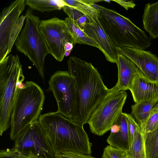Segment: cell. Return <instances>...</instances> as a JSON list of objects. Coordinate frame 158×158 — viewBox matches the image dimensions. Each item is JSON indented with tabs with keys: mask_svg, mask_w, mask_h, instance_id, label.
Listing matches in <instances>:
<instances>
[{
	"mask_svg": "<svg viewBox=\"0 0 158 158\" xmlns=\"http://www.w3.org/2000/svg\"><path fill=\"white\" fill-rule=\"evenodd\" d=\"M120 53L132 61L148 79L158 84V57L150 51L117 47Z\"/></svg>",
	"mask_w": 158,
	"mask_h": 158,
	"instance_id": "cell-12",
	"label": "cell"
},
{
	"mask_svg": "<svg viewBox=\"0 0 158 158\" xmlns=\"http://www.w3.org/2000/svg\"><path fill=\"white\" fill-rule=\"evenodd\" d=\"M18 55L10 54L0 62V135L10 126L17 92L24 79Z\"/></svg>",
	"mask_w": 158,
	"mask_h": 158,
	"instance_id": "cell-4",
	"label": "cell"
},
{
	"mask_svg": "<svg viewBox=\"0 0 158 158\" xmlns=\"http://www.w3.org/2000/svg\"><path fill=\"white\" fill-rule=\"evenodd\" d=\"M126 152L109 145L104 149L101 158H125Z\"/></svg>",
	"mask_w": 158,
	"mask_h": 158,
	"instance_id": "cell-26",
	"label": "cell"
},
{
	"mask_svg": "<svg viewBox=\"0 0 158 158\" xmlns=\"http://www.w3.org/2000/svg\"><path fill=\"white\" fill-rule=\"evenodd\" d=\"M126 152L130 158H147L143 133L140 127L136 131L130 148Z\"/></svg>",
	"mask_w": 158,
	"mask_h": 158,
	"instance_id": "cell-22",
	"label": "cell"
},
{
	"mask_svg": "<svg viewBox=\"0 0 158 158\" xmlns=\"http://www.w3.org/2000/svg\"><path fill=\"white\" fill-rule=\"evenodd\" d=\"M125 114L127 119L131 145L136 131L140 127L131 114L126 113Z\"/></svg>",
	"mask_w": 158,
	"mask_h": 158,
	"instance_id": "cell-27",
	"label": "cell"
},
{
	"mask_svg": "<svg viewBox=\"0 0 158 158\" xmlns=\"http://www.w3.org/2000/svg\"><path fill=\"white\" fill-rule=\"evenodd\" d=\"M92 5L99 11L98 18L104 30L117 47L145 50L150 46V38L129 19L95 3Z\"/></svg>",
	"mask_w": 158,
	"mask_h": 158,
	"instance_id": "cell-3",
	"label": "cell"
},
{
	"mask_svg": "<svg viewBox=\"0 0 158 158\" xmlns=\"http://www.w3.org/2000/svg\"><path fill=\"white\" fill-rule=\"evenodd\" d=\"M142 21L143 28L150 38L155 39L158 37V1L145 4Z\"/></svg>",
	"mask_w": 158,
	"mask_h": 158,
	"instance_id": "cell-17",
	"label": "cell"
},
{
	"mask_svg": "<svg viewBox=\"0 0 158 158\" xmlns=\"http://www.w3.org/2000/svg\"><path fill=\"white\" fill-rule=\"evenodd\" d=\"M74 44L73 43L70 42L66 43L64 45V50L65 51L72 50Z\"/></svg>",
	"mask_w": 158,
	"mask_h": 158,
	"instance_id": "cell-31",
	"label": "cell"
},
{
	"mask_svg": "<svg viewBox=\"0 0 158 158\" xmlns=\"http://www.w3.org/2000/svg\"><path fill=\"white\" fill-rule=\"evenodd\" d=\"M124 91H108L92 113L88 122L93 134L101 136L110 130L122 112L127 97Z\"/></svg>",
	"mask_w": 158,
	"mask_h": 158,
	"instance_id": "cell-7",
	"label": "cell"
},
{
	"mask_svg": "<svg viewBox=\"0 0 158 158\" xmlns=\"http://www.w3.org/2000/svg\"><path fill=\"white\" fill-rule=\"evenodd\" d=\"M68 6H71L82 13L88 18L89 23L94 22L99 15L98 10L92 6V1L64 0Z\"/></svg>",
	"mask_w": 158,
	"mask_h": 158,
	"instance_id": "cell-21",
	"label": "cell"
},
{
	"mask_svg": "<svg viewBox=\"0 0 158 158\" xmlns=\"http://www.w3.org/2000/svg\"><path fill=\"white\" fill-rule=\"evenodd\" d=\"M158 102V96L152 99L135 103L131 106V115L142 128L150 113Z\"/></svg>",
	"mask_w": 158,
	"mask_h": 158,
	"instance_id": "cell-18",
	"label": "cell"
},
{
	"mask_svg": "<svg viewBox=\"0 0 158 158\" xmlns=\"http://www.w3.org/2000/svg\"><path fill=\"white\" fill-rule=\"evenodd\" d=\"M118 69V80L115 85L109 91L114 92L129 89L135 75L141 71L131 60L120 53L116 63Z\"/></svg>",
	"mask_w": 158,
	"mask_h": 158,
	"instance_id": "cell-14",
	"label": "cell"
},
{
	"mask_svg": "<svg viewBox=\"0 0 158 158\" xmlns=\"http://www.w3.org/2000/svg\"><path fill=\"white\" fill-rule=\"evenodd\" d=\"M147 158H158V125L152 131L143 134Z\"/></svg>",
	"mask_w": 158,
	"mask_h": 158,
	"instance_id": "cell-23",
	"label": "cell"
},
{
	"mask_svg": "<svg viewBox=\"0 0 158 158\" xmlns=\"http://www.w3.org/2000/svg\"><path fill=\"white\" fill-rule=\"evenodd\" d=\"M26 5L42 13L60 10L67 4L64 0H26Z\"/></svg>",
	"mask_w": 158,
	"mask_h": 158,
	"instance_id": "cell-20",
	"label": "cell"
},
{
	"mask_svg": "<svg viewBox=\"0 0 158 158\" xmlns=\"http://www.w3.org/2000/svg\"><path fill=\"white\" fill-rule=\"evenodd\" d=\"M55 158H96L91 155L72 152H62L55 153Z\"/></svg>",
	"mask_w": 158,
	"mask_h": 158,
	"instance_id": "cell-29",
	"label": "cell"
},
{
	"mask_svg": "<svg viewBox=\"0 0 158 158\" xmlns=\"http://www.w3.org/2000/svg\"><path fill=\"white\" fill-rule=\"evenodd\" d=\"M14 148L28 158H55V153L38 120L17 135Z\"/></svg>",
	"mask_w": 158,
	"mask_h": 158,
	"instance_id": "cell-9",
	"label": "cell"
},
{
	"mask_svg": "<svg viewBox=\"0 0 158 158\" xmlns=\"http://www.w3.org/2000/svg\"><path fill=\"white\" fill-rule=\"evenodd\" d=\"M49 89L58 106L57 112L73 120L76 111V94L72 77L68 71L58 70L51 77Z\"/></svg>",
	"mask_w": 158,
	"mask_h": 158,
	"instance_id": "cell-10",
	"label": "cell"
},
{
	"mask_svg": "<svg viewBox=\"0 0 158 158\" xmlns=\"http://www.w3.org/2000/svg\"><path fill=\"white\" fill-rule=\"evenodd\" d=\"M39 29L50 54L58 61H62L66 52L65 44L70 42L75 44L64 20L55 17L40 20Z\"/></svg>",
	"mask_w": 158,
	"mask_h": 158,
	"instance_id": "cell-11",
	"label": "cell"
},
{
	"mask_svg": "<svg viewBox=\"0 0 158 158\" xmlns=\"http://www.w3.org/2000/svg\"><path fill=\"white\" fill-rule=\"evenodd\" d=\"M129 90L135 103L158 96V84L148 79L142 71L134 77Z\"/></svg>",
	"mask_w": 158,
	"mask_h": 158,
	"instance_id": "cell-15",
	"label": "cell"
},
{
	"mask_svg": "<svg viewBox=\"0 0 158 158\" xmlns=\"http://www.w3.org/2000/svg\"><path fill=\"white\" fill-rule=\"evenodd\" d=\"M158 125V102L151 111L142 128L143 134L152 131Z\"/></svg>",
	"mask_w": 158,
	"mask_h": 158,
	"instance_id": "cell-25",
	"label": "cell"
},
{
	"mask_svg": "<svg viewBox=\"0 0 158 158\" xmlns=\"http://www.w3.org/2000/svg\"><path fill=\"white\" fill-rule=\"evenodd\" d=\"M111 1H113L118 3L127 10H128L130 8H133L136 6L135 4L132 1H127L121 0H113Z\"/></svg>",
	"mask_w": 158,
	"mask_h": 158,
	"instance_id": "cell-30",
	"label": "cell"
},
{
	"mask_svg": "<svg viewBox=\"0 0 158 158\" xmlns=\"http://www.w3.org/2000/svg\"><path fill=\"white\" fill-rule=\"evenodd\" d=\"M0 158H28L16 149L14 147L1 150Z\"/></svg>",
	"mask_w": 158,
	"mask_h": 158,
	"instance_id": "cell-28",
	"label": "cell"
},
{
	"mask_svg": "<svg viewBox=\"0 0 158 158\" xmlns=\"http://www.w3.org/2000/svg\"><path fill=\"white\" fill-rule=\"evenodd\" d=\"M104 1L108 3H110V1H111V0H104Z\"/></svg>",
	"mask_w": 158,
	"mask_h": 158,
	"instance_id": "cell-33",
	"label": "cell"
},
{
	"mask_svg": "<svg viewBox=\"0 0 158 158\" xmlns=\"http://www.w3.org/2000/svg\"><path fill=\"white\" fill-rule=\"evenodd\" d=\"M45 100L40 87L27 81L18 90L12 111L10 138L15 140L18 134L27 126L38 120Z\"/></svg>",
	"mask_w": 158,
	"mask_h": 158,
	"instance_id": "cell-5",
	"label": "cell"
},
{
	"mask_svg": "<svg viewBox=\"0 0 158 158\" xmlns=\"http://www.w3.org/2000/svg\"><path fill=\"white\" fill-rule=\"evenodd\" d=\"M110 133L106 139L111 146L125 151L130 147V143L127 119L122 112L112 125Z\"/></svg>",
	"mask_w": 158,
	"mask_h": 158,
	"instance_id": "cell-16",
	"label": "cell"
},
{
	"mask_svg": "<svg viewBox=\"0 0 158 158\" xmlns=\"http://www.w3.org/2000/svg\"><path fill=\"white\" fill-rule=\"evenodd\" d=\"M71 51V50H69L66 51L64 54V56H69V55Z\"/></svg>",
	"mask_w": 158,
	"mask_h": 158,
	"instance_id": "cell-32",
	"label": "cell"
},
{
	"mask_svg": "<svg viewBox=\"0 0 158 158\" xmlns=\"http://www.w3.org/2000/svg\"><path fill=\"white\" fill-rule=\"evenodd\" d=\"M69 73L72 77L76 94V111L73 121L83 125L107 94L109 89L91 63L72 56L67 61Z\"/></svg>",
	"mask_w": 158,
	"mask_h": 158,
	"instance_id": "cell-1",
	"label": "cell"
},
{
	"mask_svg": "<svg viewBox=\"0 0 158 158\" xmlns=\"http://www.w3.org/2000/svg\"><path fill=\"white\" fill-rule=\"evenodd\" d=\"M38 121L55 153L72 152L91 155L92 144L83 125L57 111L40 115Z\"/></svg>",
	"mask_w": 158,
	"mask_h": 158,
	"instance_id": "cell-2",
	"label": "cell"
},
{
	"mask_svg": "<svg viewBox=\"0 0 158 158\" xmlns=\"http://www.w3.org/2000/svg\"><path fill=\"white\" fill-rule=\"evenodd\" d=\"M25 16V25L15 44L17 50L27 57L35 66L44 81L45 59L50 53L40 31V20L29 10H27Z\"/></svg>",
	"mask_w": 158,
	"mask_h": 158,
	"instance_id": "cell-6",
	"label": "cell"
},
{
	"mask_svg": "<svg viewBox=\"0 0 158 158\" xmlns=\"http://www.w3.org/2000/svg\"><path fill=\"white\" fill-rule=\"evenodd\" d=\"M82 30L98 46L107 61L116 63L119 51L104 30L98 17L93 22L88 23Z\"/></svg>",
	"mask_w": 158,
	"mask_h": 158,
	"instance_id": "cell-13",
	"label": "cell"
},
{
	"mask_svg": "<svg viewBox=\"0 0 158 158\" xmlns=\"http://www.w3.org/2000/svg\"><path fill=\"white\" fill-rule=\"evenodd\" d=\"M62 9L68 17L75 22L82 30L88 23H89V20L85 15L71 6H64Z\"/></svg>",
	"mask_w": 158,
	"mask_h": 158,
	"instance_id": "cell-24",
	"label": "cell"
},
{
	"mask_svg": "<svg viewBox=\"0 0 158 158\" xmlns=\"http://www.w3.org/2000/svg\"><path fill=\"white\" fill-rule=\"evenodd\" d=\"M125 158H130V157L127 155H126V156H125Z\"/></svg>",
	"mask_w": 158,
	"mask_h": 158,
	"instance_id": "cell-34",
	"label": "cell"
},
{
	"mask_svg": "<svg viewBox=\"0 0 158 158\" xmlns=\"http://www.w3.org/2000/svg\"><path fill=\"white\" fill-rule=\"evenodd\" d=\"M64 21L68 31L74 40L75 44L77 43L86 44L99 49L97 44L85 33L75 22L69 17L66 18Z\"/></svg>",
	"mask_w": 158,
	"mask_h": 158,
	"instance_id": "cell-19",
	"label": "cell"
},
{
	"mask_svg": "<svg viewBox=\"0 0 158 158\" xmlns=\"http://www.w3.org/2000/svg\"><path fill=\"white\" fill-rule=\"evenodd\" d=\"M25 0H16L5 7L0 17V62L11 51L26 19L21 15L25 9Z\"/></svg>",
	"mask_w": 158,
	"mask_h": 158,
	"instance_id": "cell-8",
	"label": "cell"
}]
</instances>
